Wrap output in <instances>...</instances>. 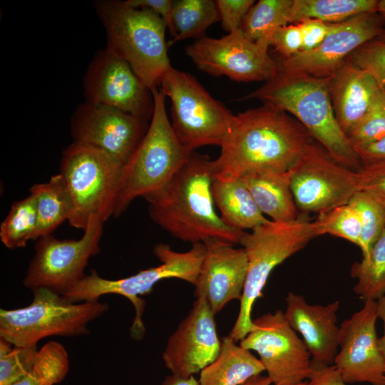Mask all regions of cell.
<instances>
[{
    "label": "cell",
    "instance_id": "cell-10",
    "mask_svg": "<svg viewBox=\"0 0 385 385\" xmlns=\"http://www.w3.org/2000/svg\"><path fill=\"white\" fill-rule=\"evenodd\" d=\"M160 91L171 101V125L182 145L192 153L208 145L220 146L235 115L215 99L191 74L170 67Z\"/></svg>",
    "mask_w": 385,
    "mask_h": 385
},
{
    "label": "cell",
    "instance_id": "cell-40",
    "mask_svg": "<svg viewBox=\"0 0 385 385\" xmlns=\"http://www.w3.org/2000/svg\"><path fill=\"white\" fill-rule=\"evenodd\" d=\"M220 21L229 33L240 30L243 19L255 4L254 0H217Z\"/></svg>",
    "mask_w": 385,
    "mask_h": 385
},
{
    "label": "cell",
    "instance_id": "cell-7",
    "mask_svg": "<svg viewBox=\"0 0 385 385\" xmlns=\"http://www.w3.org/2000/svg\"><path fill=\"white\" fill-rule=\"evenodd\" d=\"M153 252L161 262L158 266L118 279L103 278L96 270H92L61 296L64 300L71 303L98 300L100 297L108 294L125 297L130 300L135 311L130 336L139 340L145 332L142 321L145 302L140 296L150 293L155 284L164 279L178 278L195 286L206 246L204 242H197L192 244L188 251L179 252L172 250L169 245L158 243L154 246Z\"/></svg>",
    "mask_w": 385,
    "mask_h": 385
},
{
    "label": "cell",
    "instance_id": "cell-8",
    "mask_svg": "<svg viewBox=\"0 0 385 385\" xmlns=\"http://www.w3.org/2000/svg\"><path fill=\"white\" fill-rule=\"evenodd\" d=\"M123 165L106 151L73 142L62 153L59 173L72 203L70 225L85 230L92 216L104 222L114 216Z\"/></svg>",
    "mask_w": 385,
    "mask_h": 385
},
{
    "label": "cell",
    "instance_id": "cell-20",
    "mask_svg": "<svg viewBox=\"0 0 385 385\" xmlns=\"http://www.w3.org/2000/svg\"><path fill=\"white\" fill-rule=\"evenodd\" d=\"M206 252L195 284V295L203 296L216 314L230 301H240L247 272L245 250L217 239L205 242Z\"/></svg>",
    "mask_w": 385,
    "mask_h": 385
},
{
    "label": "cell",
    "instance_id": "cell-12",
    "mask_svg": "<svg viewBox=\"0 0 385 385\" xmlns=\"http://www.w3.org/2000/svg\"><path fill=\"white\" fill-rule=\"evenodd\" d=\"M298 210L319 213L348 204L359 191L356 171L335 161L316 140L288 170Z\"/></svg>",
    "mask_w": 385,
    "mask_h": 385
},
{
    "label": "cell",
    "instance_id": "cell-5",
    "mask_svg": "<svg viewBox=\"0 0 385 385\" xmlns=\"http://www.w3.org/2000/svg\"><path fill=\"white\" fill-rule=\"evenodd\" d=\"M316 237L313 221L303 213L291 222L269 220L250 232H244L240 244L247 255V272L239 313L229 337L240 342L252 329V307L262 295L272 271Z\"/></svg>",
    "mask_w": 385,
    "mask_h": 385
},
{
    "label": "cell",
    "instance_id": "cell-6",
    "mask_svg": "<svg viewBox=\"0 0 385 385\" xmlns=\"http://www.w3.org/2000/svg\"><path fill=\"white\" fill-rule=\"evenodd\" d=\"M152 93L154 110L148 129L123 167L115 217L135 198L145 197L165 186L191 154L173 130L166 113L165 96L158 88Z\"/></svg>",
    "mask_w": 385,
    "mask_h": 385
},
{
    "label": "cell",
    "instance_id": "cell-19",
    "mask_svg": "<svg viewBox=\"0 0 385 385\" xmlns=\"http://www.w3.org/2000/svg\"><path fill=\"white\" fill-rule=\"evenodd\" d=\"M214 316L205 297H197L162 353L163 361L172 374L180 377L193 376L216 359L221 342Z\"/></svg>",
    "mask_w": 385,
    "mask_h": 385
},
{
    "label": "cell",
    "instance_id": "cell-1",
    "mask_svg": "<svg viewBox=\"0 0 385 385\" xmlns=\"http://www.w3.org/2000/svg\"><path fill=\"white\" fill-rule=\"evenodd\" d=\"M315 140L294 117L262 105L235 115L212 160L214 175L240 178L257 171L287 172Z\"/></svg>",
    "mask_w": 385,
    "mask_h": 385
},
{
    "label": "cell",
    "instance_id": "cell-17",
    "mask_svg": "<svg viewBox=\"0 0 385 385\" xmlns=\"http://www.w3.org/2000/svg\"><path fill=\"white\" fill-rule=\"evenodd\" d=\"M383 21L377 11L357 15L335 24L316 48L282 58L279 68L289 74L327 78L336 72L349 56L363 44L377 38L383 31Z\"/></svg>",
    "mask_w": 385,
    "mask_h": 385
},
{
    "label": "cell",
    "instance_id": "cell-28",
    "mask_svg": "<svg viewBox=\"0 0 385 385\" xmlns=\"http://www.w3.org/2000/svg\"><path fill=\"white\" fill-rule=\"evenodd\" d=\"M377 4L376 0H293L289 24L308 19L339 24L361 14L377 11Z\"/></svg>",
    "mask_w": 385,
    "mask_h": 385
},
{
    "label": "cell",
    "instance_id": "cell-26",
    "mask_svg": "<svg viewBox=\"0 0 385 385\" xmlns=\"http://www.w3.org/2000/svg\"><path fill=\"white\" fill-rule=\"evenodd\" d=\"M36 201L38 215L37 239L51 235L73 210L71 197L61 174L52 175L47 183L35 184L30 188Z\"/></svg>",
    "mask_w": 385,
    "mask_h": 385
},
{
    "label": "cell",
    "instance_id": "cell-38",
    "mask_svg": "<svg viewBox=\"0 0 385 385\" xmlns=\"http://www.w3.org/2000/svg\"><path fill=\"white\" fill-rule=\"evenodd\" d=\"M356 173L359 190L385 208V162L362 165Z\"/></svg>",
    "mask_w": 385,
    "mask_h": 385
},
{
    "label": "cell",
    "instance_id": "cell-2",
    "mask_svg": "<svg viewBox=\"0 0 385 385\" xmlns=\"http://www.w3.org/2000/svg\"><path fill=\"white\" fill-rule=\"evenodd\" d=\"M212 160L193 151L170 180L143 197L152 220L173 237L192 244L217 239L240 244L245 231L227 225L215 209Z\"/></svg>",
    "mask_w": 385,
    "mask_h": 385
},
{
    "label": "cell",
    "instance_id": "cell-44",
    "mask_svg": "<svg viewBox=\"0 0 385 385\" xmlns=\"http://www.w3.org/2000/svg\"><path fill=\"white\" fill-rule=\"evenodd\" d=\"M130 6L138 9H146L159 15L166 26L171 9V0H127Z\"/></svg>",
    "mask_w": 385,
    "mask_h": 385
},
{
    "label": "cell",
    "instance_id": "cell-47",
    "mask_svg": "<svg viewBox=\"0 0 385 385\" xmlns=\"http://www.w3.org/2000/svg\"><path fill=\"white\" fill-rule=\"evenodd\" d=\"M272 381L267 376L261 374L252 376L241 385H272ZM306 381H304L298 385H305Z\"/></svg>",
    "mask_w": 385,
    "mask_h": 385
},
{
    "label": "cell",
    "instance_id": "cell-23",
    "mask_svg": "<svg viewBox=\"0 0 385 385\" xmlns=\"http://www.w3.org/2000/svg\"><path fill=\"white\" fill-rule=\"evenodd\" d=\"M263 215L276 222H291L301 214L290 188L288 171H257L240 177Z\"/></svg>",
    "mask_w": 385,
    "mask_h": 385
},
{
    "label": "cell",
    "instance_id": "cell-15",
    "mask_svg": "<svg viewBox=\"0 0 385 385\" xmlns=\"http://www.w3.org/2000/svg\"><path fill=\"white\" fill-rule=\"evenodd\" d=\"M85 101L120 110L138 118L151 120L154 99L129 64L106 46L88 65L83 80Z\"/></svg>",
    "mask_w": 385,
    "mask_h": 385
},
{
    "label": "cell",
    "instance_id": "cell-34",
    "mask_svg": "<svg viewBox=\"0 0 385 385\" xmlns=\"http://www.w3.org/2000/svg\"><path fill=\"white\" fill-rule=\"evenodd\" d=\"M357 212L361 228V247L363 258L385 229V208L370 196L357 191L349 202Z\"/></svg>",
    "mask_w": 385,
    "mask_h": 385
},
{
    "label": "cell",
    "instance_id": "cell-45",
    "mask_svg": "<svg viewBox=\"0 0 385 385\" xmlns=\"http://www.w3.org/2000/svg\"><path fill=\"white\" fill-rule=\"evenodd\" d=\"M377 314L384 324V334L379 338V346L384 358L385 366V294L376 300Z\"/></svg>",
    "mask_w": 385,
    "mask_h": 385
},
{
    "label": "cell",
    "instance_id": "cell-48",
    "mask_svg": "<svg viewBox=\"0 0 385 385\" xmlns=\"http://www.w3.org/2000/svg\"><path fill=\"white\" fill-rule=\"evenodd\" d=\"M377 12L380 15L383 21V31L376 40L385 42V0L378 1Z\"/></svg>",
    "mask_w": 385,
    "mask_h": 385
},
{
    "label": "cell",
    "instance_id": "cell-35",
    "mask_svg": "<svg viewBox=\"0 0 385 385\" xmlns=\"http://www.w3.org/2000/svg\"><path fill=\"white\" fill-rule=\"evenodd\" d=\"M346 137L354 150L385 138L384 89H381L365 116Z\"/></svg>",
    "mask_w": 385,
    "mask_h": 385
},
{
    "label": "cell",
    "instance_id": "cell-37",
    "mask_svg": "<svg viewBox=\"0 0 385 385\" xmlns=\"http://www.w3.org/2000/svg\"><path fill=\"white\" fill-rule=\"evenodd\" d=\"M38 349L36 346H14L0 356V385H12L31 369Z\"/></svg>",
    "mask_w": 385,
    "mask_h": 385
},
{
    "label": "cell",
    "instance_id": "cell-36",
    "mask_svg": "<svg viewBox=\"0 0 385 385\" xmlns=\"http://www.w3.org/2000/svg\"><path fill=\"white\" fill-rule=\"evenodd\" d=\"M348 59L369 73L379 87L385 90V42L370 41L356 49Z\"/></svg>",
    "mask_w": 385,
    "mask_h": 385
},
{
    "label": "cell",
    "instance_id": "cell-33",
    "mask_svg": "<svg viewBox=\"0 0 385 385\" xmlns=\"http://www.w3.org/2000/svg\"><path fill=\"white\" fill-rule=\"evenodd\" d=\"M68 356L60 343L51 341L38 349L34 365L27 375L38 385H55L66 377Z\"/></svg>",
    "mask_w": 385,
    "mask_h": 385
},
{
    "label": "cell",
    "instance_id": "cell-11",
    "mask_svg": "<svg viewBox=\"0 0 385 385\" xmlns=\"http://www.w3.org/2000/svg\"><path fill=\"white\" fill-rule=\"evenodd\" d=\"M104 222L90 217L79 240H58L52 235L38 239L24 284L31 291L47 288L63 294L86 275L84 270L90 257L101 250Z\"/></svg>",
    "mask_w": 385,
    "mask_h": 385
},
{
    "label": "cell",
    "instance_id": "cell-46",
    "mask_svg": "<svg viewBox=\"0 0 385 385\" xmlns=\"http://www.w3.org/2000/svg\"><path fill=\"white\" fill-rule=\"evenodd\" d=\"M161 385H199V382L194 376L180 377L172 374L165 377Z\"/></svg>",
    "mask_w": 385,
    "mask_h": 385
},
{
    "label": "cell",
    "instance_id": "cell-27",
    "mask_svg": "<svg viewBox=\"0 0 385 385\" xmlns=\"http://www.w3.org/2000/svg\"><path fill=\"white\" fill-rule=\"evenodd\" d=\"M220 21L213 0H173L167 28L172 36V45L188 38L200 39L206 30Z\"/></svg>",
    "mask_w": 385,
    "mask_h": 385
},
{
    "label": "cell",
    "instance_id": "cell-25",
    "mask_svg": "<svg viewBox=\"0 0 385 385\" xmlns=\"http://www.w3.org/2000/svg\"><path fill=\"white\" fill-rule=\"evenodd\" d=\"M236 342L222 338L217 356L200 371L199 385H241L265 371L260 360Z\"/></svg>",
    "mask_w": 385,
    "mask_h": 385
},
{
    "label": "cell",
    "instance_id": "cell-32",
    "mask_svg": "<svg viewBox=\"0 0 385 385\" xmlns=\"http://www.w3.org/2000/svg\"><path fill=\"white\" fill-rule=\"evenodd\" d=\"M313 227L317 236L328 234L361 247L359 217L349 203L318 213Z\"/></svg>",
    "mask_w": 385,
    "mask_h": 385
},
{
    "label": "cell",
    "instance_id": "cell-42",
    "mask_svg": "<svg viewBox=\"0 0 385 385\" xmlns=\"http://www.w3.org/2000/svg\"><path fill=\"white\" fill-rule=\"evenodd\" d=\"M305 385H347L332 365L311 362V371Z\"/></svg>",
    "mask_w": 385,
    "mask_h": 385
},
{
    "label": "cell",
    "instance_id": "cell-21",
    "mask_svg": "<svg viewBox=\"0 0 385 385\" xmlns=\"http://www.w3.org/2000/svg\"><path fill=\"white\" fill-rule=\"evenodd\" d=\"M284 312L290 327L299 332L312 361L332 365L338 352L339 327L337 325L339 302L309 304L303 296L289 292Z\"/></svg>",
    "mask_w": 385,
    "mask_h": 385
},
{
    "label": "cell",
    "instance_id": "cell-30",
    "mask_svg": "<svg viewBox=\"0 0 385 385\" xmlns=\"http://www.w3.org/2000/svg\"><path fill=\"white\" fill-rule=\"evenodd\" d=\"M351 275L356 279L354 292L364 302L376 301L385 294V229L368 257L353 264Z\"/></svg>",
    "mask_w": 385,
    "mask_h": 385
},
{
    "label": "cell",
    "instance_id": "cell-4",
    "mask_svg": "<svg viewBox=\"0 0 385 385\" xmlns=\"http://www.w3.org/2000/svg\"><path fill=\"white\" fill-rule=\"evenodd\" d=\"M94 8L107 34L106 46L125 61L151 91L157 89L172 66L163 19L125 1L98 0Z\"/></svg>",
    "mask_w": 385,
    "mask_h": 385
},
{
    "label": "cell",
    "instance_id": "cell-13",
    "mask_svg": "<svg viewBox=\"0 0 385 385\" xmlns=\"http://www.w3.org/2000/svg\"><path fill=\"white\" fill-rule=\"evenodd\" d=\"M267 41H252L241 29L219 38L204 36L185 48L196 67L213 76H225L237 82H265L278 71Z\"/></svg>",
    "mask_w": 385,
    "mask_h": 385
},
{
    "label": "cell",
    "instance_id": "cell-22",
    "mask_svg": "<svg viewBox=\"0 0 385 385\" xmlns=\"http://www.w3.org/2000/svg\"><path fill=\"white\" fill-rule=\"evenodd\" d=\"M337 120L346 136L362 120L381 91L372 76L349 59L329 79Z\"/></svg>",
    "mask_w": 385,
    "mask_h": 385
},
{
    "label": "cell",
    "instance_id": "cell-18",
    "mask_svg": "<svg viewBox=\"0 0 385 385\" xmlns=\"http://www.w3.org/2000/svg\"><path fill=\"white\" fill-rule=\"evenodd\" d=\"M376 300L363 307L339 327V348L334 365L346 383L385 385V366L379 346Z\"/></svg>",
    "mask_w": 385,
    "mask_h": 385
},
{
    "label": "cell",
    "instance_id": "cell-39",
    "mask_svg": "<svg viewBox=\"0 0 385 385\" xmlns=\"http://www.w3.org/2000/svg\"><path fill=\"white\" fill-rule=\"evenodd\" d=\"M270 46L282 56L292 57L302 51V36L298 24H289L278 28L272 35Z\"/></svg>",
    "mask_w": 385,
    "mask_h": 385
},
{
    "label": "cell",
    "instance_id": "cell-43",
    "mask_svg": "<svg viewBox=\"0 0 385 385\" xmlns=\"http://www.w3.org/2000/svg\"><path fill=\"white\" fill-rule=\"evenodd\" d=\"M355 151L362 165L385 162V138L370 145L356 148Z\"/></svg>",
    "mask_w": 385,
    "mask_h": 385
},
{
    "label": "cell",
    "instance_id": "cell-24",
    "mask_svg": "<svg viewBox=\"0 0 385 385\" xmlns=\"http://www.w3.org/2000/svg\"><path fill=\"white\" fill-rule=\"evenodd\" d=\"M212 192L220 217L229 227L252 230L267 222L241 178L214 175Z\"/></svg>",
    "mask_w": 385,
    "mask_h": 385
},
{
    "label": "cell",
    "instance_id": "cell-31",
    "mask_svg": "<svg viewBox=\"0 0 385 385\" xmlns=\"http://www.w3.org/2000/svg\"><path fill=\"white\" fill-rule=\"evenodd\" d=\"M38 215L35 197L30 195L15 202L0 225V240L11 250L25 247L37 239Z\"/></svg>",
    "mask_w": 385,
    "mask_h": 385
},
{
    "label": "cell",
    "instance_id": "cell-14",
    "mask_svg": "<svg viewBox=\"0 0 385 385\" xmlns=\"http://www.w3.org/2000/svg\"><path fill=\"white\" fill-rule=\"evenodd\" d=\"M252 329L240 345L255 351L273 385H298L308 379L311 355L302 339L278 309L253 320Z\"/></svg>",
    "mask_w": 385,
    "mask_h": 385
},
{
    "label": "cell",
    "instance_id": "cell-3",
    "mask_svg": "<svg viewBox=\"0 0 385 385\" xmlns=\"http://www.w3.org/2000/svg\"><path fill=\"white\" fill-rule=\"evenodd\" d=\"M329 79L278 71L242 100L257 99L263 105L291 114L338 163L358 171L362 164L342 130L333 110Z\"/></svg>",
    "mask_w": 385,
    "mask_h": 385
},
{
    "label": "cell",
    "instance_id": "cell-16",
    "mask_svg": "<svg viewBox=\"0 0 385 385\" xmlns=\"http://www.w3.org/2000/svg\"><path fill=\"white\" fill-rule=\"evenodd\" d=\"M149 127L148 121L108 106L85 101L71 118L73 142L98 148L123 165Z\"/></svg>",
    "mask_w": 385,
    "mask_h": 385
},
{
    "label": "cell",
    "instance_id": "cell-9",
    "mask_svg": "<svg viewBox=\"0 0 385 385\" xmlns=\"http://www.w3.org/2000/svg\"><path fill=\"white\" fill-rule=\"evenodd\" d=\"M31 303L16 309L0 310V337L15 346H36L42 339L78 337L89 333L88 324L108 310L98 300L71 303L41 287L32 290Z\"/></svg>",
    "mask_w": 385,
    "mask_h": 385
},
{
    "label": "cell",
    "instance_id": "cell-41",
    "mask_svg": "<svg viewBox=\"0 0 385 385\" xmlns=\"http://www.w3.org/2000/svg\"><path fill=\"white\" fill-rule=\"evenodd\" d=\"M298 24L302 36L301 52L309 51L319 46L335 25L316 19L305 20Z\"/></svg>",
    "mask_w": 385,
    "mask_h": 385
},
{
    "label": "cell",
    "instance_id": "cell-29",
    "mask_svg": "<svg viewBox=\"0 0 385 385\" xmlns=\"http://www.w3.org/2000/svg\"><path fill=\"white\" fill-rule=\"evenodd\" d=\"M292 4L293 0H260L255 3L243 19L242 34L252 41L270 43L278 28L289 24Z\"/></svg>",
    "mask_w": 385,
    "mask_h": 385
}]
</instances>
